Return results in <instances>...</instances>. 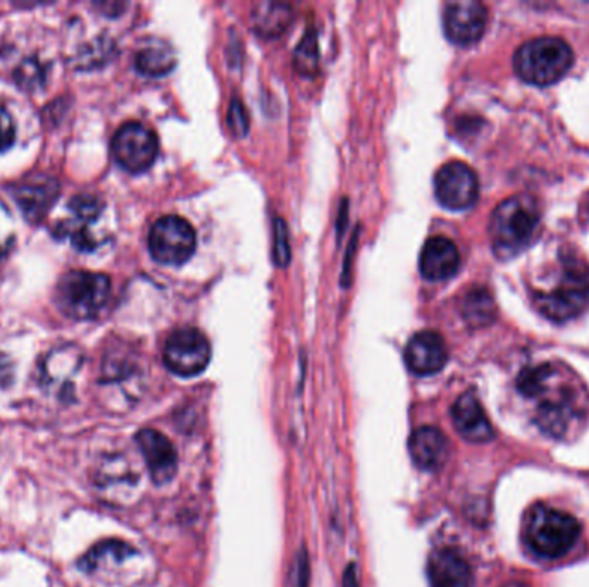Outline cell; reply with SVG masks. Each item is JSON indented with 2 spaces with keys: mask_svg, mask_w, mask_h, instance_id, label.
Returning <instances> with one entry per match:
<instances>
[{
  "mask_svg": "<svg viewBox=\"0 0 589 587\" xmlns=\"http://www.w3.org/2000/svg\"><path fill=\"white\" fill-rule=\"evenodd\" d=\"M517 390L533 406L534 423L545 435L565 439L577 435L588 417L589 399L585 384L569 367L540 364L526 369Z\"/></svg>",
  "mask_w": 589,
  "mask_h": 587,
  "instance_id": "cell-1",
  "label": "cell"
},
{
  "mask_svg": "<svg viewBox=\"0 0 589 587\" xmlns=\"http://www.w3.org/2000/svg\"><path fill=\"white\" fill-rule=\"evenodd\" d=\"M534 306L540 314L565 322L585 312L589 306V267L576 254L564 252L557 267L534 290Z\"/></svg>",
  "mask_w": 589,
  "mask_h": 587,
  "instance_id": "cell-2",
  "label": "cell"
},
{
  "mask_svg": "<svg viewBox=\"0 0 589 587\" xmlns=\"http://www.w3.org/2000/svg\"><path fill=\"white\" fill-rule=\"evenodd\" d=\"M579 536L581 526L567 511L536 505L526 515L524 541L540 559H562L576 546Z\"/></svg>",
  "mask_w": 589,
  "mask_h": 587,
  "instance_id": "cell-3",
  "label": "cell"
},
{
  "mask_svg": "<svg viewBox=\"0 0 589 587\" xmlns=\"http://www.w3.org/2000/svg\"><path fill=\"white\" fill-rule=\"evenodd\" d=\"M540 219V207L528 195L501 202L489 225L495 252L504 258L519 254L536 237Z\"/></svg>",
  "mask_w": 589,
  "mask_h": 587,
  "instance_id": "cell-4",
  "label": "cell"
},
{
  "mask_svg": "<svg viewBox=\"0 0 589 587\" xmlns=\"http://www.w3.org/2000/svg\"><path fill=\"white\" fill-rule=\"evenodd\" d=\"M574 62L573 49L557 37L528 42L517 50L513 68L521 80L531 85H552L561 80Z\"/></svg>",
  "mask_w": 589,
  "mask_h": 587,
  "instance_id": "cell-5",
  "label": "cell"
},
{
  "mask_svg": "<svg viewBox=\"0 0 589 587\" xmlns=\"http://www.w3.org/2000/svg\"><path fill=\"white\" fill-rule=\"evenodd\" d=\"M111 281L104 274L71 271L57 286V302L68 318L85 321L99 315L109 300Z\"/></svg>",
  "mask_w": 589,
  "mask_h": 587,
  "instance_id": "cell-6",
  "label": "cell"
},
{
  "mask_svg": "<svg viewBox=\"0 0 589 587\" xmlns=\"http://www.w3.org/2000/svg\"><path fill=\"white\" fill-rule=\"evenodd\" d=\"M68 209V218L53 230L57 238H66L81 252H92L107 240V234L99 230L105 212V204L101 198L95 195H77L69 200Z\"/></svg>",
  "mask_w": 589,
  "mask_h": 587,
  "instance_id": "cell-7",
  "label": "cell"
},
{
  "mask_svg": "<svg viewBox=\"0 0 589 587\" xmlns=\"http://www.w3.org/2000/svg\"><path fill=\"white\" fill-rule=\"evenodd\" d=\"M149 249L159 264L182 266L197 249L194 226L180 216H164L150 230Z\"/></svg>",
  "mask_w": 589,
  "mask_h": 587,
  "instance_id": "cell-8",
  "label": "cell"
},
{
  "mask_svg": "<svg viewBox=\"0 0 589 587\" xmlns=\"http://www.w3.org/2000/svg\"><path fill=\"white\" fill-rule=\"evenodd\" d=\"M210 362V343L206 334L194 327L176 331L164 348V364L182 378H194L206 370Z\"/></svg>",
  "mask_w": 589,
  "mask_h": 587,
  "instance_id": "cell-9",
  "label": "cell"
},
{
  "mask_svg": "<svg viewBox=\"0 0 589 587\" xmlns=\"http://www.w3.org/2000/svg\"><path fill=\"white\" fill-rule=\"evenodd\" d=\"M113 152L117 164L126 171L143 173L158 159V137L152 129L140 123H126L114 135Z\"/></svg>",
  "mask_w": 589,
  "mask_h": 587,
  "instance_id": "cell-10",
  "label": "cell"
},
{
  "mask_svg": "<svg viewBox=\"0 0 589 587\" xmlns=\"http://www.w3.org/2000/svg\"><path fill=\"white\" fill-rule=\"evenodd\" d=\"M435 194L447 209H469L476 204L480 195L476 173L464 162H449L436 173Z\"/></svg>",
  "mask_w": 589,
  "mask_h": 587,
  "instance_id": "cell-11",
  "label": "cell"
},
{
  "mask_svg": "<svg viewBox=\"0 0 589 587\" xmlns=\"http://www.w3.org/2000/svg\"><path fill=\"white\" fill-rule=\"evenodd\" d=\"M488 11L476 0H457L444 8V35L457 45H473L485 35Z\"/></svg>",
  "mask_w": 589,
  "mask_h": 587,
  "instance_id": "cell-12",
  "label": "cell"
},
{
  "mask_svg": "<svg viewBox=\"0 0 589 587\" xmlns=\"http://www.w3.org/2000/svg\"><path fill=\"white\" fill-rule=\"evenodd\" d=\"M137 445L140 448L150 477L155 484L170 483L178 471V453L173 442L155 429H141L137 435Z\"/></svg>",
  "mask_w": 589,
  "mask_h": 587,
  "instance_id": "cell-13",
  "label": "cell"
},
{
  "mask_svg": "<svg viewBox=\"0 0 589 587\" xmlns=\"http://www.w3.org/2000/svg\"><path fill=\"white\" fill-rule=\"evenodd\" d=\"M449 360L444 339L435 331L417 333L405 348V362L417 376H431L440 372Z\"/></svg>",
  "mask_w": 589,
  "mask_h": 587,
  "instance_id": "cell-14",
  "label": "cell"
},
{
  "mask_svg": "<svg viewBox=\"0 0 589 587\" xmlns=\"http://www.w3.org/2000/svg\"><path fill=\"white\" fill-rule=\"evenodd\" d=\"M16 202L21 212L30 222H38L47 216L59 197L56 177H28L16 189Z\"/></svg>",
  "mask_w": 589,
  "mask_h": 587,
  "instance_id": "cell-15",
  "label": "cell"
},
{
  "mask_svg": "<svg viewBox=\"0 0 589 587\" xmlns=\"http://www.w3.org/2000/svg\"><path fill=\"white\" fill-rule=\"evenodd\" d=\"M408 451L419 469L438 471L449 460L450 442L440 429L424 426L412 433Z\"/></svg>",
  "mask_w": 589,
  "mask_h": 587,
  "instance_id": "cell-16",
  "label": "cell"
},
{
  "mask_svg": "<svg viewBox=\"0 0 589 587\" xmlns=\"http://www.w3.org/2000/svg\"><path fill=\"white\" fill-rule=\"evenodd\" d=\"M429 580L432 587H473V568L459 551L438 550L428 563Z\"/></svg>",
  "mask_w": 589,
  "mask_h": 587,
  "instance_id": "cell-17",
  "label": "cell"
},
{
  "mask_svg": "<svg viewBox=\"0 0 589 587\" xmlns=\"http://www.w3.org/2000/svg\"><path fill=\"white\" fill-rule=\"evenodd\" d=\"M461 255L455 243L449 238L435 237L424 245L420 254V273L429 281H444L452 278L459 269Z\"/></svg>",
  "mask_w": 589,
  "mask_h": 587,
  "instance_id": "cell-18",
  "label": "cell"
},
{
  "mask_svg": "<svg viewBox=\"0 0 589 587\" xmlns=\"http://www.w3.org/2000/svg\"><path fill=\"white\" fill-rule=\"evenodd\" d=\"M453 426L467 441L486 442L493 438V427L476 394L465 393L452 406Z\"/></svg>",
  "mask_w": 589,
  "mask_h": 587,
  "instance_id": "cell-19",
  "label": "cell"
},
{
  "mask_svg": "<svg viewBox=\"0 0 589 587\" xmlns=\"http://www.w3.org/2000/svg\"><path fill=\"white\" fill-rule=\"evenodd\" d=\"M137 553L135 548L129 544L123 543V541H104L99 543L97 546H93L92 550L86 553L83 559L78 563V567L85 574H95L105 567L107 563H123L128 560L129 556H134Z\"/></svg>",
  "mask_w": 589,
  "mask_h": 587,
  "instance_id": "cell-20",
  "label": "cell"
},
{
  "mask_svg": "<svg viewBox=\"0 0 589 587\" xmlns=\"http://www.w3.org/2000/svg\"><path fill=\"white\" fill-rule=\"evenodd\" d=\"M290 5L264 2L252 11V23L264 37H278L290 25Z\"/></svg>",
  "mask_w": 589,
  "mask_h": 587,
  "instance_id": "cell-21",
  "label": "cell"
},
{
  "mask_svg": "<svg viewBox=\"0 0 589 587\" xmlns=\"http://www.w3.org/2000/svg\"><path fill=\"white\" fill-rule=\"evenodd\" d=\"M135 65H137L138 71L147 74V77H162V74L170 73L171 69L174 68V65H176V57H174L171 47L158 42V44L143 47V49L137 54V61H135Z\"/></svg>",
  "mask_w": 589,
  "mask_h": 587,
  "instance_id": "cell-22",
  "label": "cell"
},
{
  "mask_svg": "<svg viewBox=\"0 0 589 587\" xmlns=\"http://www.w3.org/2000/svg\"><path fill=\"white\" fill-rule=\"evenodd\" d=\"M78 362H80V358H78V352L74 350L73 346H65L61 350L53 352L49 357L45 358V381L49 384L69 381V378L77 370Z\"/></svg>",
  "mask_w": 589,
  "mask_h": 587,
  "instance_id": "cell-23",
  "label": "cell"
},
{
  "mask_svg": "<svg viewBox=\"0 0 589 587\" xmlns=\"http://www.w3.org/2000/svg\"><path fill=\"white\" fill-rule=\"evenodd\" d=\"M464 314L465 319L474 324H486V322L492 321V297L483 290L469 294L464 302Z\"/></svg>",
  "mask_w": 589,
  "mask_h": 587,
  "instance_id": "cell-24",
  "label": "cell"
},
{
  "mask_svg": "<svg viewBox=\"0 0 589 587\" xmlns=\"http://www.w3.org/2000/svg\"><path fill=\"white\" fill-rule=\"evenodd\" d=\"M14 243V225L8 207L0 202V258L8 254Z\"/></svg>",
  "mask_w": 589,
  "mask_h": 587,
  "instance_id": "cell-25",
  "label": "cell"
},
{
  "mask_svg": "<svg viewBox=\"0 0 589 587\" xmlns=\"http://www.w3.org/2000/svg\"><path fill=\"white\" fill-rule=\"evenodd\" d=\"M14 135H16V128H14L13 116L8 113L4 105H0V152L13 146Z\"/></svg>",
  "mask_w": 589,
  "mask_h": 587,
  "instance_id": "cell-26",
  "label": "cell"
},
{
  "mask_svg": "<svg viewBox=\"0 0 589 587\" xmlns=\"http://www.w3.org/2000/svg\"><path fill=\"white\" fill-rule=\"evenodd\" d=\"M287 238L285 222H282V219H278V221H276V261H278L279 266H285L288 258H290Z\"/></svg>",
  "mask_w": 589,
  "mask_h": 587,
  "instance_id": "cell-27",
  "label": "cell"
},
{
  "mask_svg": "<svg viewBox=\"0 0 589 587\" xmlns=\"http://www.w3.org/2000/svg\"><path fill=\"white\" fill-rule=\"evenodd\" d=\"M230 125L236 131V135H243L246 131V116L243 105L239 101L231 104Z\"/></svg>",
  "mask_w": 589,
  "mask_h": 587,
  "instance_id": "cell-28",
  "label": "cell"
},
{
  "mask_svg": "<svg viewBox=\"0 0 589 587\" xmlns=\"http://www.w3.org/2000/svg\"><path fill=\"white\" fill-rule=\"evenodd\" d=\"M309 586V562L305 553H300L297 559V565H294V587H308Z\"/></svg>",
  "mask_w": 589,
  "mask_h": 587,
  "instance_id": "cell-29",
  "label": "cell"
},
{
  "mask_svg": "<svg viewBox=\"0 0 589 587\" xmlns=\"http://www.w3.org/2000/svg\"><path fill=\"white\" fill-rule=\"evenodd\" d=\"M344 587H359L356 563H350L344 574Z\"/></svg>",
  "mask_w": 589,
  "mask_h": 587,
  "instance_id": "cell-30",
  "label": "cell"
}]
</instances>
